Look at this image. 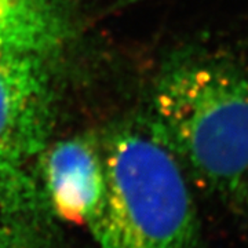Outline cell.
Instances as JSON below:
<instances>
[{"instance_id":"obj_3","label":"cell","mask_w":248,"mask_h":248,"mask_svg":"<svg viewBox=\"0 0 248 248\" xmlns=\"http://www.w3.org/2000/svg\"><path fill=\"white\" fill-rule=\"evenodd\" d=\"M46 119L45 73L33 53L0 50V248H53L57 237L31 171Z\"/></svg>"},{"instance_id":"obj_2","label":"cell","mask_w":248,"mask_h":248,"mask_svg":"<svg viewBox=\"0 0 248 248\" xmlns=\"http://www.w3.org/2000/svg\"><path fill=\"white\" fill-rule=\"evenodd\" d=\"M107 192L89 229L99 248H205L184 169L155 124L117 134L104 157Z\"/></svg>"},{"instance_id":"obj_6","label":"cell","mask_w":248,"mask_h":248,"mask_svg":"<svg viewBox=\"0 0 248 248\" xmlns=\"http://www.w3.org/2000/svg\"><path fill=\"white\" fill-rule=\"evenodd\" d=\"M243 204L246 205L248 213V179H247V186H246V193H244V200H243Z\"/></svg>"},{"instance_id":"obj_4","label":"cell","mask_w":248,"mask_h":248,"mask_svg":"<svg viewBox=\"0 0 248 248\" xmlns=\"http://www.w3.org/2000/svg\"><path fill=\"white\" fill-rule=\"evenodd\" d=\"M43 190L55 219L87 226L105 202L104 160L87 140L57 143L43 161Z\"/></svg>"},{"instance_id":"obj_5","label":"cell","mask_w":248,"mask_h":248,"mask_svg":"<svg viewBox=\"0 0 248 248\" xmlns=\"http://www.w3.org/2000/svg\"><path fill=\"white\" fill-rule=\"evenodd\" d=\"M50 18L35 0H0V50L37 51L54 39Z\"/></svg>"},{"instance_id":"obj_1","label":"cell","mask_w":248,"mask_h":248,"mask_svg":"<svg viewBox=\"0 0 248 248\" xmlns=\"http://www.w3.org/2000/svg\"><path fill=\"white\" fill-rule=\"evenodd\" d=\"M156 127L207 192L241 204L248 179V65L225 55L177 61L155 95Z\"/></svg>"}]
</instances>
